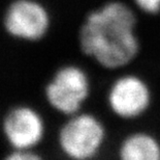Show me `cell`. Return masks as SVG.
<instances>
[{
	"mask_svg": "<svg viewBox=\"0 0 160 160\" xmlns=\"http://www.w3.org/2000/svg\"><path fill=\"white\" fill-rule=\"evenodd\" d=\"M150 91L138 76L121 77L112 86L108 104L112 110L123 119H133L147 110L150 105Z\"/></svg>",
	"mask_w": 160,
	"mask_h": 160,
	"instance_id": "6",
	"label": "cell"
},
{
	"mask_svg": "<svg viewBox=\"0 0 160 160\" xmlns=\"http://www.w3.org/2000/svg\"><path fill=\"white\" fill-rule=\"evenodd\" d=\"M89 95V78L76 63H66L58 68L46 86L48 103L64 118L80 112Z\"/></svg>",
	"mask_w": 160,
	"mask_h": 160,
	"instance_id": "3",
	"label": "cell"
},
{
	"mask_svg": "<svg viewBox=\"0 0 160 160\" xmlns=\"http://www.w3.org/2000/svg\"><path fill=\"white\" fill-rule=\"evenodd\" d=\"M1 130L12 150H34L42 144L46 125L42 114L28 105L9 108L1 121Z\"/></svg>",
	"mask_w": 160,
	"mask_h": 160,
	"instance_id": "5",
	"label": "cell"
},
{
	"mask_svg": "<svg viewBox=\"0 0 160 160\" xmlns=\"http://www.w3.org/2000/svg\"><path fill=\"white\" fill-rule=\"evenodd\" d=\"M119 154L123 160H159L160 145L154 136L135 133L123 141Z\"/></svg>",
	"mask_w": 160,
	"mask_h": 160,
	"instance_id": "7",
	"label": "cell"
},
{
	"mask_svg": "<svg viewBox=\"0 0 160 160\" xmlns=\"http://www.w3.org/2000/svg\"><path fill=\"white\" fill-rule=\"evenodd\" d=\"M3 25L16 39L35 42L47 35L51 17L38 0H12L4 13Z\"/></svg>",
	"mask_w": 160,
	"mask_h": 160,
	"instance_id": "4",
	"label": "cell"
},
{
	"mask_svg": "<svg viewBox=\"0 0 160 160\" xmlns=\"http://www.w3.org/2000/svg\"><path fill=\"white\" fill-rule=\"evenodd\" d=\"M137 17L120 1H111L90 12L78 31L81 52L107 69H119L135 58L139 50Z\"/></svg>",
	"mask_w": 160,
	"mask_h": 160,
	"instance_id": "1",
	"label": "cell"
},
{
	"mask_svg": "<svg viewBox=\"0 0 160 160\" xmlns=\"http://www.w3.org/2000/svg\"><path fill=\"white\" fill-rule=\"evenodd\" d=\"M134 2L138 8L147 14L155 15L160 12V0H134Z\"/></svg>",
	"mask_w": 160,
	"mask_h": 160,
	"instance_id": "9",
	"label": "cell"
},
{
	"mask_svg": "<svg viewBox=\"0 0 160 160\" xmlns=\"http://www.w3.org/2000/svg\"><path fill=\"white\" fill-rule=\"evenodd\" d=\"M38 153L34 150H12L5 160H42Z\"/></svg>",
	"mask_w": 160,
	"mask_h": 160,
	"instance_id": "8",
	"label": "cell"
},
{
	"mask_svg": "<svg viewBox=\"0 0 160 160\" xmlns=\"http://www.w3.org/2000/svg\"><path fill=\"white\" fill-rule=\"evenodd\" d=\"M105 137L103 126L94 115L78 112L65 119L57 134L61 154L76 160L94 157Z\"/></svg>",
	"mask_w": 160,
	"mask_h": 160,
	"instance_id": "2",
	"label": "cell"
}]
</instances>
